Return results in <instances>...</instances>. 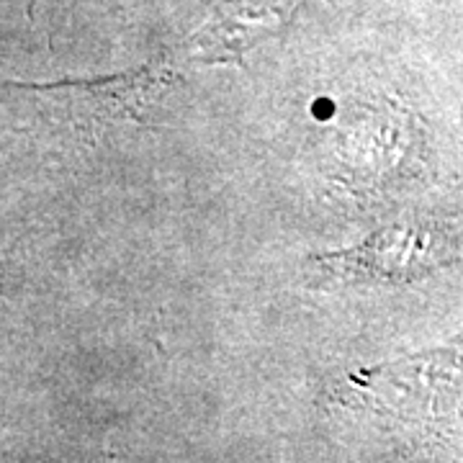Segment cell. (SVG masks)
Masks as SVG:
<instances>
[{
  "label": "cell",
  "instance_id": "1",
  "mask_svg": "<svg viewBox=\"0 0 463 463\" xmlns=\"http://www.w3.org/2000/svg\"><path fill=\"white\" fill-rule=\"evenodd\" d=\"M440 258V245L428 224L399 222L373 232L355 248L312 255L307 260V273L315 283L340 286L410 283L432 270Z\"/></svg>",
  "mask_w": 463,
  "mask_h": 463
},
{
  "label": "cell",
  "instance_id": "3",
  "mask_svg": "<svg viewBox=\"0 0 463 463\" xmlns=\"http://www.w3.org/2000/svg\"><path fill=\"white\" fill-rule=\"evenodd\" d=\"M461 379V364L448 353L412 355L394 364L353 371L345 392L337 394L343 404L368 407L399 420H425L448 397V386Z\"/></svg>",
  "mask_w": 463,
  "mask_h": 463
},
{
  "label": "cell",
  "instance_id": "2",
  "mask_svg": "<svg viewBox=\"0 0 463 463\" xmlns=\"http://www.w3.org/2000/svg\"><path fill=\"white\" fill-rule=\"evenodd\" d=\"M181 80L170 60L157 57L147 65L85 80H57V83H14V88L54 103L57 111L96 121H147L152 109L165 99Z\"/></svg>",
  "mask_w": 463,
  "mask_h": 463
},
{
  "label": "cell",
  "instance_id": "4",
  "mask_svg": "<svg viewBox=\"0 0 463 463\" xmlns=\"http://www.w3.org/2000/svg\"><path fill=\"white\" fill-rule=\"evenodd\" d=\"M298 0H230L191 36V57L212 65H242L245 52L283 32Z\"/></svg>",
  "mask_w": 463,
  "mask_h": 463
}]
</instances>
